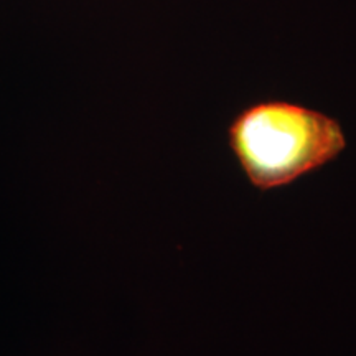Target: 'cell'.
I'll return each instance as SVG.
<instances>
[{
    "instance_id": "obj_1",
    "label": "cell",
    "mask_w": 356,
    "mask_h": 356,
    "mask_svg": "<svg viewBox=\"0 0 356 356\" xmlns=\"http://www.w3.org/2000/svg\"><path fill=\"white\" fill-rule=\"evenodd\" d=\"M226 134L236 163L261 193L320 170L348 145L338 119L286 99L246 106L231 119Z\"/></svg>"
}]
</instances>
